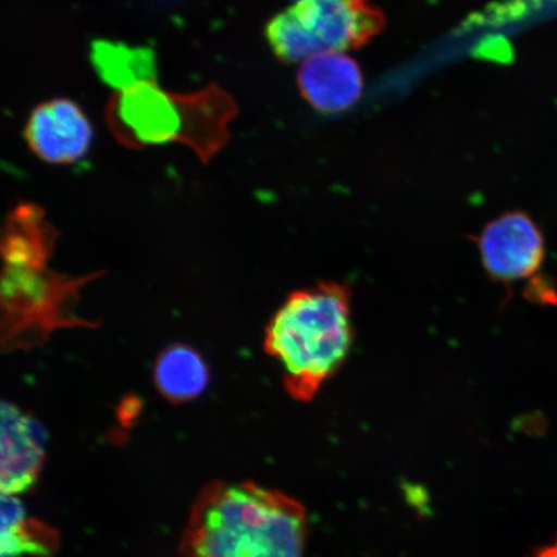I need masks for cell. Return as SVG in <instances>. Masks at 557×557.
Here are the masks:
<instances>
[{
  "instance_id": "obj_1",
  "label": "cell",
  "mask_w": 557,
  "mask_h": 557,
  "mask_svg": "<svg viewBox=\"0 0 557 557\" xmlns=\"http://www.w3.org/2000/svg\"><path fill=\"white\" fill-rule=\"evenodd\" d=\"M306 513L285 494L253 483H215L187 527L186 557H304Z\"/></svg>"
},
{
  "instance_id": "obj_2",
  "label": "cell",
  "mask_w": 557,
  "mask_h": 557,
  "mask_svg": "<svg viewBox=\"0 0 557 557\" xmlns=\"http://www.w3.org/2000/svg\"><path fill=\"white\" fill-rule=\"evenodd\" d=\"M354 343L351 290L323 282L290 294L264 332V351L282 369L285 389L310 401L339 371Z\"/></svg>"
},
{
  "instance_id": "obj_3",
  "label": "cell",
  "mask_w": 557,
  "mask_h": 557,
  "mask_svg": "<svg viewBox=\"0 0 557 557\" xmlns=\"http://www.w3.org/2000/svg\"><path fill=\"white\" fill-rule=\"evenodd\" d=\"M238 113L232 95L219 86L194 94H171L156 81L117 90L107 108L116 141L129 149L178 143L205 164L224 148L228 123Z\"/></svg>"
},
{
  "instance_id": "obj_4",
  "label": "cell",
  "mask_w": 557,
  "mask_h": 557,
  "mask_svg": "<svg viewBox=\"0 0 557 557\" xmlns=\"http://www.w3.org/2000/svg\"><path fill=\"white\" fill-rule=\"evenodd\" d=\"M53 242L44 209L32 203L13 209L3 236V323L9 324L4 343H29L74 320L66 305L73 302L79 282L46 270Z\"/></svg>"
},
{
  "instance_id": "obj_5",
  "label": "cell",
  "mask_w": 557,
  "mask_h": 557,
  "mask_svg": "<svg viewBox=\"0 0 557 557\" xmlns=\"http://www.w3.org/2000/svg\"><path fill=\"white\" fill-rule=\"evenodd\" d=\"M385 18L369 0H299L268 25L278 59L306 61L359 48L382 30Z\"/></svg>"
},
{
  "instance_id": "obj_6",
  "label": "cell",
  "mask_w": 557,
  "mask_h": 557,
  "mask_svg": "<svg viewBox=\"0 0 557 557\" xmlns=\"http://www.w3.org/2000/svg\"><path fill=\"white\" fill-rule=\"evenodd\" d=\"M478 247L487 275L505 284L533 276L546 256L540 227L522 212L490 222L479 235Z\"/></svg>"
},
{
  "instance_id": "obj_7",
  "label": "cell",
  "mask_w": 557,
  "mask_h": 557,
  "mask_svg": "<svg viewBox=\"0 0 557 557\" xmlns=\"http://www.w3.org/2000/svg\"><path fill=\"white\" fill-rule=\"evenodd\" d=\"M25 138L35 156L51 164H70L85 157L94 128L73 101L55 99L33 110Z\"/></svg>"
},
{
  "instance_id": "obj_8",
  "label": "cell",
  "mask_w": 557,
  "mask_h": 557,
  "mask_svg": "<svg viewBox=\"0 0 557 557\" xmlns=\"http://www.w3.org/2000/svg\"><path fill=\"white\" fill-rule=\"evenodd\" d=\"M47 435L41 424L15 404L2 406L3 494L18 496L37 483L46 458Z\"/></svg>"
},
{
  "instance_id": "obj_9",
  "label": "cell",
  "mask_w": 557,
  "mask_h": 557,
  "mask_svg": "<svg viewBox=\"0 0 557 557\" xmlns=\"http://www.w3.org/2000/svg\"><path fill=\"white\" fill-rule=\"evenodd\" d=\"M363 74L351 58L325 52L306 60L298 73V86L312 108L337 114L357 103L363 92Z\"/></svg>"
},
{
  "instance_id": "obj_10",
  "label": "cell",
  "mask_w": 557,
  "mask_h": 557,
  "mask_svg": "<svg viewBox=\"0 0 557 557\" xmlns=\"http://www.w3.org/2000/svg\"><path fill=\"white\" fill-rule=\"evenodd\" d=\"M158 392L174 404L193 401L207 389L209 369L189 345L174 344L159 355L154 368Z\"/></svg>"
},
{
  "instance_id": "obj_11",
  "label": "cell",
  "mask_w": 557,
  "mask_h": 557,
  "mask_svg": "<svg viewBox=\"0 0 557 557\" xmlns=\"http://www.w3.org/2000/svg\"><path fill=\"white\" fill-rule=\"evenodd\" d=\"M92 62L101 79L120 90L156 81V54L148 48H132L108 40L95 41Z\"/></svg>"
},
{
  "instance_id": "obj_12",
  "label": "cell",
  "mask_w": 557,
  "mask_h": 557,
  "mask_svg": "<svg viewBox=\"0 0 557 557\" xmlns=\"http://www.w3.org/2000/svg\"><path fill=\"white\" fill-rule=\"evenodd\" d=\"M55 546L51 529L29 519L17 496H2V557L50 556Z\"/></svg>"
},
{
  "instance_id": "obj_13",
  "label": "cell",
  "mask_w": 557,
  "mask_h": 557,
  "mask_svg": "<svg viewBox=\"0 0 557 557\" xmlns=\"http://www.w3.org/2000/svg\"><path fill=\"white\" fill-rule=\"evenodd\" d=\"M535 557H557V540L539 549Z\"/></svg>"
}]
</instances>
